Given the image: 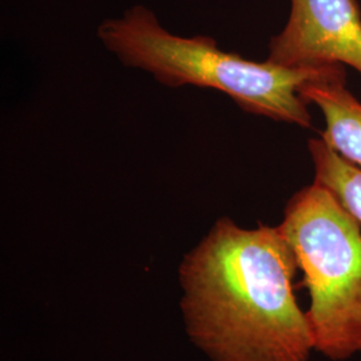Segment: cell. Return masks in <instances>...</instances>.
<instances>
[{"mask_svg": "<svg viewBox=\"0 0 361 361\" xmlns=\"http://www.w3.org/2000/svg\"><path fill=\"white\" fill-rule=\"evenodd\" d=\"M98 38L126 66L141 68L166 86L193 85L229 95L247 113L310 128V114L298 89L310 80L344 74L343 65L285 67L252 62L222 51L216 40L185 38L162 26L152 10L133 6L106 19Z\"/></svg>", "mask_w": 361, "mask_h": 361, "instance_id": "obj_2", "label": "cell"}, {"mask_svg": "<svg viewBox=\"0 0 361 361\" xmlns=\"http://www.w3.org/2000/svg\"><path fill=\"white\" fill-rule=\"evenodd\" d=\"M269 58L285 67L348 65L361 74V13L356 0H290Z\"/></svg>", "mask_w": 361, "mask_h": 361, "instance_id": "obj_4", "label": "cell"}, {"mask_svg": "<svg viewBox=\"0 0 361 361\" xmlns=\"http://www.w3.org/2000/svg\"><path fill=\"white\" fill-rule=\"evenodd\" d=\"M296 257L279 226L219 219L178 269L186 334L212 361H310Z\"/></svg>", "mask_w": 361, "mask_h": 361, "instance_id": "obj_1", "label": "cell"}, {"mask_svg": "<svg viewBox=\"0 0 361 361\" xmlns=\"http://www.w3.org/2000/svg\"><path fill=\"white\" fill-rule=\"evenodd\" d=\"M305 104L323 111L326 129L322 138L336 153L361 168V104L345 87V73L316 79L298 89Z\"/></svg>", "mask_w": 361, "mask_h": 361, "instance_id": "obj_5", "label": "cell"}, {"mask_svg": "<svg viewBox=\"0 0 361 361\" xmlns=\"http://www.w3.org/2000/svg\"><path fill=\"white\" fill-rule=\"evenodd\" d=\"M279 228L310 293L305 313L314 352L332 361L352 359L361 353L360 222L313 182L289 200Z\"/></svg>", "mask_w": 361, "mask_h": 361, "instance_id": "obj_3", "label": "cell"}, {"mask_svg": "<svg viewBox=\"0 0 361 361\" xmlns=\"http://www.w3.org/2000/svg\"><path fill=\"white\" fill-rule=\"evenodd\" d=\"M310 152L314 164V182L335 194L361 224V168L336 153L323 138L310 140Z\"/></svg>", "mask_w": 361, "mask_h": 361, "instance_id": "obj_6", "label": "cell"}]
</instances>
